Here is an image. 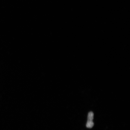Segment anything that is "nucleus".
<instances>
[{
	"instance_id": "f257e3e1",
	"label": "nucleus",
	"mask_w": 130,
	"mask_h": 130,
	"mask_svg": "<svg viewBox=\"0 0 130 130\" xmlns=\"http://www.w3.org/2000/svg\"><path fill=\"white\" fill-rule=\"evenodd\" d=\"M94 118V113L92 112H90L88 116V121H93Z\"/></svg>"
},
{
	"instance_id": "f03ea898",
	"label": "nucleus",
	"mask_w": 130,
	"mask_h": 130,
	"mask_svg": "<svg viewBox=\"0 0 130 130\" xmlns=\"http://www.w3.org/2000/svg\"><path fill=\"white\" fill-rule=\"evenodd\" d=\"M94 123L93 121H87L86 126L88 128H91L93 127Z\"/></svg>"
}]
</instances>
